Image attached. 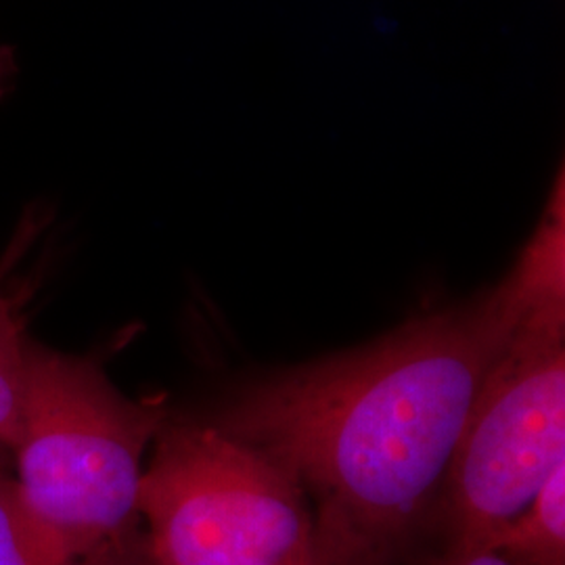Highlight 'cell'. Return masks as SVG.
Here are the masks:
<instances>
[{
	"label": "cell",
	"mask_w": 565,
	"mask_h": 565,
	"mask_svg": "<svg viewBox=\"0 0 565 565\" xmlns=\"http://www.w3.org/2000/svg\"><path fill=\"white\" fill-rule=\"evenodd\" d=\"M551 308L562 303L515 264L476 302L247 385L214 425L317 501L333 564H387L438 499L488 371Z\"/></svg>",
	"instance_id": "obj_1"
},
{
	"label": "cell",
	"mask_w": 565,
	"mask_h": 565,
	"mask_svg": "<svg viewBox=\"0 0 565 565\" xmlns=\"http://www.w3.org/2000/svg\"><path fill=\"white\" fill-rule=\"evenodd\" d=\"M166 419V396L132 401L99 364L28 343L15 484L76 559L135 532L142 457Z\"/></svg>",
	"instance_id": "obj_2"
},
{
	"label": "cell",
	"mask_w": 565,
	"mask_h": 565,
	"mask_svg": "<svg viewBox=\"0 0 565 565\" xmlns=\"http://www.w3.org/2000/svg\"><path fill=\"white\" fill-rule=\"evenodd\" d=\"M139 515L162 565H335L302 486L216 425L163 427Z\"/></svg>",
	"instance_id": "obj_3"
},
{
	"label": "cell",
	"mask_w": 565,
	"mask_h": 565,
	"mask_svg": "<svg viewBox=\"0 0 565 565\" xmlns=\"http://www.w3.org/2000/svg\"><path fill=\"white\" fill-rule=\"evenodd\" d=\"M565 463V308L534 312L486 375L445 478L455 551H488Z\"/></svg>",
	"instance_id": "obj_4"
},
{
	"label": "cell",
	"mask_w": 565,
	"mask_h": 565,
	"mask_svg": "<svg viewBox=\"0 0 565 565\" xmlns=\"http://www.w3.org/2000/svg\"><path fill=\"white\" fill-rule=\"evenodd\" d=\"M488 551L513 565H565V463L546 478L532 503Z\"/></svg>",
	"instance_id": "obj_5"
},
{
	"label": "cell",
	"mask_w": 565,
	"mask_h": 565,
	"mask_svg": "<svg viewBox=\"0 0 565 565\" xmlns=\"http://www.w3.org/2000/svg\"><path fill=\"white\" fill-rule=\"evenodd\" d=\"M0 565H78L60 539L32 515L15 480L0 473Z\"/></svg>",
	"instance_id": "obj_6"
},
{
	"label": "cell",
	"mask_w": 565,
	"mask_h": 565,
	"mask_svg": "<svg viewBox=\"0 0 565 565\" xmlns=\"http://www.w3.org/2000/svg\"><path fill=\"white\" fill-rule=\"evenodd\" d=\"M28 343L18 298L0 289V461L13 457L20 440Z\"/></svg>",
	"instance_id": "obj_7"
},
{
	"label": "cell",
	"mask_w": 565,
	"mask_h": 565,
	"mask_svg": "<svg viewBox=\"0 0 565 565\" xmlns=\"http://www.w3.org/2000/svg\"><path fill=\"white\" fill-rule=\"evenodd\" d=\"M78 565H162L149 551L147 541L132 534L114 541L78 559Z\"/></svg>",
	"instance_id": "obj_8"
},
{
	"label": "cell",
	"mask_w": 565,
	"mask_h": 565,
	"mask_svg": "<svg viewBox=\"0 0 565 565\" xmlns=\"http://www.w3.org/2000/svg\"><path fill=\"white\" fill-rule=\"evenodd\" d=\"M440 565H513L503 555L494 551H471V553H459L452 551V555Z\"/></svg>",
	"instance_id": "obj_9"
}]
</instances>
